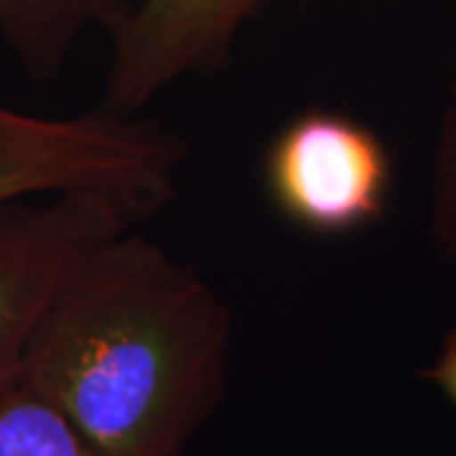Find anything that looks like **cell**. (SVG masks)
Wrapping results in <instances>:
<instances>
[{"label":"cell","instance_id":"6da1fadb","mask_svg":"<svg viewBox=\"0 0 456 456\" xmlns=\"http://www.w3.org/2000/svg\"><path fill=\"white\" fill-rule=\"evenodd\" d=\"M231 312L132 228L94 251L36 325L20 383L107 456H185L224 406Z\"/></svg>","mask_w":456,"mask_h":456},{"label":"cell","instance_id":"7a4b0ae2","mask_svg":"<svg viewBox=\"0 0 456 456\" xmlns=\"http://www.w3.org/2000/svg\"><path fill=\"white\" fill-rule=\"evenodd\" d=\"M188 147L178 132L99 104L38 117L0 104V206L28 196L110 193L160 213L178 196Z\"/></svg>","mask_w":456,"mask_h":456},{"label":"cell","instance_id":"3957f363","mask_svg":"<svg viewBox=\"0 0 456 456\" xmlns=\"http://www.w3.org/2000/svg\"><path fill=\"white\" fill-rule=\"evenodd\" d=\"M152 216L142 203L110 193L0 206V393L20 380L33 330L74 272Z\"/></svg>","mask_w":456,"mask_h":456},{"label":"cell","instance_id":"277c9868","mask_svg":"<svg viewBox=\"0 0 456 456\" xmlns=\"http://www.w3.org/2000/svg\"><path fill=\"white\" fill-rule=\"evenodd\" d=\"M264 185L292 226L312 236H350L388 213L391 152L378 132L355 117L307 110L272 140Z\"/></svg>","mask_w":456,"mask_h":456},{"label":"cell","instance_id":"5b68a950","mask_svg":"<svg viewBox=\"0 0 456 456\" xmlns=\"http://www.w3.org/2000/svg\"><path fill=\"white\" fill-rule=\"evenodd\" d=\"M261 0H140L112 36L104 107L140 114L185 74H216L228 64L239 28Z\"/></svg>","mask_w":456,"mask_h":456},{"label":"cell","instance_id":"8992f818","mask_svg":"<svg viewBox=\"0 0 456 456\" xmlns=\"http://www.w3.org/2000/svg\"><path fill=\"white\" fill-rule=\"evenodd\" d=\"M130 0H0V33L36 79H53L86 26L117 36L130 20Z\"/></svg>","mask_w":456,"mask_h":456},{"label":"cell","instance_id":"52a82bcc","mask_svg":"<svg viewBox=\"0 0 456 456\" xmlns=\"http://www.w3.org/2000/svg\"><path fill=\"white\" fill-rule=\"evenodd\" d=\"M0 456H107L20 380L0 393Z\"/></svg>","mask_w":456,"mask_h":456},{"label":"cell","instance_id":"ba28073f","mask_svg":"<svg viewBox=\"0 0 456 456\" xmlns=\"http://www.w3.org/2000/svg\"><path fill=\"white\" fill-rule=\"evenodd\" d=\"M428 241L456 266V102L441 119L428 200Z\"/></svg>","mask_w":456,"mask_h":456},{"label":"cell","instance_id":"9c48e42d","mask_svg":"<svg viewBox=\"0 0 456 456\" xmlns=\"http://www.w3.org/2000/svg\"><path fill=\"white\" fill-rule=\"evenodd\" d=\"M419 378L434 386L456 408V327L444 332L436 358L428 368L419 370Z\"/></svg>","mask_w":456,"mask_h":456},{"label":"cell","instance_id":"30bf717a","mask_svg":"<svg viewBox=\"0 0 456 456\" xmlns=\"http://www.w3.org/2000/svg\"><path fill=\"white\" fill-rule=\"evenodd\" d=\"M454 97H456V82H454Z\"/></svg>","mask_w":456,"mask_h":456}]
</instances>
